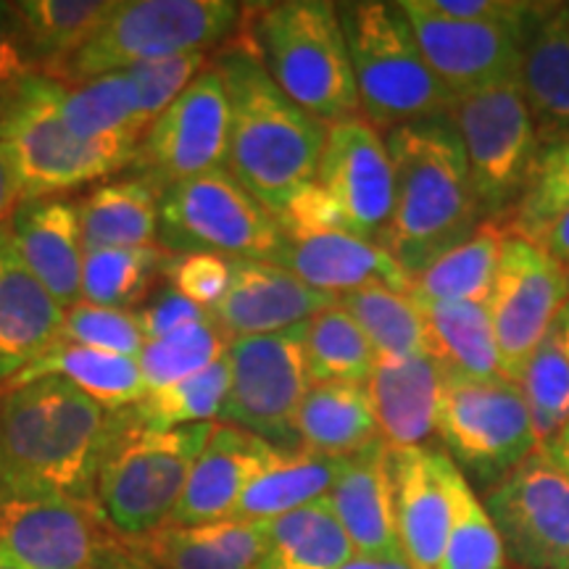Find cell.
Here are the masks:
<instances>
[{
  "instance_id": "obj_3",
  "label": "cell",
  "mask_w": 569,
  "mask_h": 569,
  "mask_svg": "<svg viewBox=\"0 0 569 569\" xmlns=\"http://www.w3.org/2000/svg\"><path fill=\"white\" fill-rule=\"evenodd\" d=\"M382 138L393 163V213L380 248L415 277L486 219L465 142L448 113L393 127Z\"/></svg>"
},
{
  "instance_id": "obj_33",
  "label": "cell",
  "mask_w": 569,
  "mask_h": 569,
  "mask_svg": "<svg viewBox=\"0 0 569 569\" xmlns=\"http://www.w3.org/2000/svg\"><path fill=\"white\" fill-rule=\"evenodd\" d=\"M296 436L303 448L346 459L380 438L367 386L327 382L306 390L296 415Z\"/></svg>"
},
{
  "instance_id": "obj_57",
  "label": "cell",
  "mask_w": 569,
  "mask_h": 569,
  "mask_svg": "<svg viewBox=\"0 0 569 569\" xmlns=\"http://www.w3.org/2000/svg\"><path fill=\"white\" fill-rule=\"evenodd\" d=\"M551 332H553V338H557V343L561 346V351H565V356L569 359V301L561 306L557 319H553Z\"/></svg>"
},
{
  "instance_id": "obj_17",
  "label": "cell",
  "mask_w": 569,
  "mask_h": 569,
  "mask_svg": "<svg viewBox=\"0 0 569 569\" xmlns=\"http://www.w3.org/2000/svg\"><path fill=\"white\" fill-rule=\"evenodd\" d=\"M315 182L336 201L348 234L380 246L393 213V163L372 124L361 117L332 124Z\"/></svg>"
},
{
  "instance_id": "obj_28",
  "label": "cell",
  "mask_w": 569,
  "mask_h": 569,
  "mask_svg": "<svg viewBox=\"0 0 569 569\" xmlns=\"http://www.w3.org/2000/svg\"><path fill=\"white\" fill-rule=\"evenodd\" d=\"M343 459L317 453L311 448L280 451L272 448L264 465L256 469L230 519L238 522H269L290 511L327 498L336 486Z\"/></svg>"
},
{
  "instance_id": "obj_16",
  "label": "cell",
  "mask_w": 569,
  "mask_h": 569,
  "mask_svg": "<svg viewBox=\"0 0 569 569\" xmlns=\"http://www.w3.org/2000/svg\"><path fill=\"white\" fill-rule=\"evenodd\" d=\"M427 67L453 98L519 82L530 30L511 24L453 21L401 0Z\"/></svg>"
},
{
  "instance_id": "obj_15",
  "label": "cell",
  "mask_w": 569,
  "mask_h": 569,
  "mask_svg": "<svg viewBox=\"0 0 569 569\" xmlns=\"http://www.w3.org/2000/svg\"><path fill=\"white\" fill-rule=\"evenodd\" d=\"M486 509L519 567L569 569V478L540 448L488 490Z\"/></svg>"
},
{
  "instance_id": "obj_26",
  "label": "cell",
  "mask_w": 569,
  "mask_h": 569,
  "mask_svg": "<svg viewBox=\"0 0 569 569\" xmlns=\"http://www.w3.org/2000/svg\"><path fill=\"white\" fill-rule=\"evenodd\" d=\"M388 451L386 440L377 438L375 443L346 457L336 486L327 493V503L356 553L401 551Z\"/></svg>"
},
{
  "instance_id": "obj_36",
  "label": "cell",
  "mask_w": 569,
  "mask_h": 569,
  "mask_svg": "<svg viewBox=\"0 0 569 569\" xmlns=\"http://www.w3.org/2000/svg\"><path fill=\"white\" fill-rule=\"evenodd\" d=\"M353 546L327 498L264 522V553L256 569H343Z\"/></svg>"
},
{
  "instance_id": "obj_53",
  "label": "cell",
  "mask_w": 569,
  "mask_h": 569,
  "mask_svg": "<svg viewBox=\"0 0 569 569\" xmlns=\"http://www.w3.org/2000/svg\"><path fill=\"white\" fill-rule=\"evenodd\" d=\"M525 238V234H522ZM528 240L543 248L551 259H557L561 267L569 269V206L553 213L549 222H543L538 230L528 234Z\"/></svg>"
},
{
  "instance_id": "obj_24",
  "label": "cell",
  "mask_w": 569,
  "mask_h": 569,
  "mask_svg": "<svg viewBox=\"0 0 569 569\" xmlns=\"http://www.w3.org/2000/svg\"><path fill=\"white\" fill-rule=\"evenodd\" d=\"M274 446L261 438L248 436L230 425H213L209 443L196 459L190 478L184 482L182 498L177 503L169 525L172 528H193L230 519L240 496L253 478L256 469L264 465Z\"/></svg>"
},
{
  "instance_id": "obj_22",
  "label": "cell",
  "mask_w": 569,
  "mask_h": 569,
  "mask_svg": "<svg viewBox=\"0 0 569 569\" xmlns=\"http://www.w3.org/2000/svg\"><path fill=\"white\" fill-rule=\"evenodd\" d=\"M6 230L21 261L63 311L82 301L84 248L77 203L61 196L21 201Z\"/></svg>"
},
{
  "instance_id": "obj_45",
  "label": "cell",
  "mask_w": 569,
  "mask_h": 569,
  "mask_svg": "<svg viewBox=\"0 0 569 569\" xmlns=\"http://www.w3.org/2000/svg\"><path fill=\"white\" fill-rule=\"evenodd\" d=\"M61 340L63 343L92 348V351L130 356V359H138L142 346H146V336H142L132 309H111V306L88 301H80L67 309Z\"/></svg>"
},
{
  "instance_id": "obj_25",
  "label": "cell",
  "mask_w": 569,
  "mask_h": 569,
  "mask_svg": "<svg viewBox=\"0 0 569 569\" xmlns=\"http://www.w3.org/2000/svg\"><path fill=\"white\" fill-rule=\"evenodd\" d=\"M377 430L388 448L430 446L438 438L446 375L427 353L401 361H377L367 380Z\"/></svg>"
},
{
  "instance_id": "obj_35",
  "label": "cell",
  "mask_w": 569,
  "mask_h": 569,
  "mask_svg": "<svg viewBox=\"0 0 569 569\" xmlns=\"http://www.w3.org/2000/svg\"><path fill=\"white\" fill-rule=\"evenodd\" d=\"M503 238L507 224L482 222L465 243L411 277L407 296L415 303H486L496 280Z\"/></svg>"
},
{
  "instance_id": "obj_10",
  "label": "cell",
  "mask_w": 569,
  "mask_h": 569,
  "mask_svg": "<svg viewBox=\"0 0 569 569\" xmlns=\"http://www.w3.org/2000/svg\"><path fill=\"white\" fill-rule=\"evenodd\" d=\"M448 117L465 142L482 219L507 222L528 193L540 156V140L522 84H503L457 98Z\"/></svg>"
},
{
  "instance_id": "obj_49",
  "label": "cell",
  "mask_w": 569,
  "mask_h": 569,
  "mask_svg": "<svg viewBox=\"0 0 569 569\" xmlns=\"http://www.w3.org/2000/svg\"><path fill=\"white\" fill-rule=\"evenodd\" d=\"M427 13L453 21H480V24H511L530 30L543 17L549 3L528 0H417Z\"/></svg>"
},
{
  "instance_id": "obj_23",
  "label": "cell",
  "mask_w": 569,
  "mask_h": 569,
  "mask_svg": "<svg viewBox=\"0 0 569 569\" xmlns=\"http://www.w3.org/2000/svg\"><path fill=\"white\" fill-rule=\"evenodd\" d=\"M63 315L0 227V390L59 343Z\"/></svg>"
},
{
  "instance_id": "obj_1",
  "label": "cell",
  "mask_w": 569,
  "mask_h": 569,
  "mask_svg": "<svg viewBox=\"0 0 569 569\" xmlns=\"http://www.w3.org/2000/svg\"><path fill=\"white\" fill-rule=\"evenodd\" d=\"M109 411L61 377L0 390V498L96 507Z\"/></svg>"
},
{
  "instance_id": "obj_52",
  "label": "cell",
  "mask_w": 569,
  "mask_h": 569,
  "mask_svg": "<svg viewBox=\"0 0 569 569\" xmlns=\"http://www.w3.org/2000/svg\"><path fill=\"white\" fill-rule=\"evenodd\" d=\"M21 201H24V182H21L17 156L9 142L0 140V227L9 224Z\"/></svg>"
},
{
  "instance_id": "obj_29",
  "label": "cell",
  "mask_w": 569,
  "mask_h": 569,
  "mask_svg": "<svg viewBox=\"0 0 569 569\" xmlns=\"http://www.w3.org/2000/svg\"><path fill=\"white\" fill-rule=\"evenodd\" d=\"M130 546L159 569H256L264 553V522L222 519L193 528L167 525Z\"/></svg>"
},
{
  "instance_id": "obj_21",
  "label": "cell",
  "mask_w": 569,
  "mask_h": 569,
  "mask_svg": "<svg viewBox=\"0 0 569 569\" xmlns=\"http://www.w3.org/2000/svg\"><path fill=\"white\" fill-rule=\"evenodd\" d=\"M272 264L330 296L382 288L409 293L411 277L386 248L348 232H284Z\"/></svg>"
},
{
  "instance_id": "obj_58",
  "label": "cell",
  "mask_w": 569,
  "mask_h": 569,
  "mask_svg": "<svg viewBox=\"0 0 569 569\" xmlns=\"http://www.w3.org/2000/svg\"><path fill=\"white\" fill-rule=\"evenodd\" d=\"M0 569H27V567H24V565H19V561L13 559L9 551L0 549Z\"/></svg>"
},
{
  "instance_id": "obj_47",
  "label": "cell",
  "mask_w": 569,
  "mask_h": 569,
  "mask_svg": "<svg viewBox=\"0 0 569 569\" xmlns=\"http://www.w3.org/2000/svg\"><path fill=\"white\" fill-rule=\"evenodd\" d=\"M209 63L211 53H184L174 56V59H161L127 69L134 88H138L142 124L151 127L167 111V106H172Z\"/></svg>"
},
{
  "instance_id": "obj_14",
  "label": "cell",
  "mask_w": 569,
  "mask_h": 569,
  "mask_svg": "<svg viewBox=\"0 0 569 569\" xmlns=\"http://www.w3.org/2000/svg\"><path fill=\"white\" fill-rule=\"evenodd\" d=\"M230 103L219 71L209 63L140 142L132 172L156 188L227 169Z\"/></svg>"
},
{
  "instance_id": "obj_20",
  "label": "cell",
  "mask_w": 569,
  "mask_h": 569,
  "mask_svg": "<svg viewBox=\"0 0 569 569\" xmlns=\"http://www.w3.org/2000/svg\"><path fill=\"white\" fill-rule=\"evenodd\" d=\"M338 303V296L322 293L269 261L232 259V277L211 317L230 338L272 336L306 325L319 311Z\"/></svg>"
},
{
  "instance_id": "obj_56",
  "label": "cell",
  "mask_w": 569,
  "mask_h": 569,
  "mask_svg": "<svg viewBox=\"0 0 569 569\" xmlns=\"http://www.w3.org/2000/svg\"><path fill=\"white\" fill-rule=\"evenodd\" d=\"M540 451H543V457L549 459L561 475L569 478V425L559 432V436H553L549 443L540 446Z\"/></svg>"
},
{
  "instance_id": "obj_4",
  "label": "cell",
  "mask_w": 569,
  "mask_h": 569,
  "mask_svg": "<svg viewBox=\"0 0 569 569\" xmlns=\"http://www.w3.org/2000/svg\"><path fill=\"white\" fill-rule=\"evenodd\" d=\"M238 32L277 88L306 113L327 127L361 117L338 3H243Z\"/></svg>"
},
{
  "instance_id": "obj_13",
  "label": "cell",
  "mask_w": 569,
  "mask_h": 569,
  "mask_svg": "<svg viewBox=\"0 0 569 569\" xmlns=\"http://www.w3.org/2000/svg\"><path fill=\"white\" fill-rule=\"evenodd\" d=\"M567 301L569 269L532 240L507 230L486 306L498 359L509 380H519Z\"/></svg>"
},
{
  "instance_id": "obj_38",
  "label": "cell",
  "mask_w": 569,
  "mask_h": 569,
  "mask_svg": "<svg viewBox=\"0 0 569 569\" xmlns=\"http://www.w3.org/2000/svg\"><path fill=\"white\" fill-rule=\"evenodd\" d=\"M303 361L309 386H327V382L367 386L377 365L365 332L338 303L306 322Z\"/></svg>"
},
{
  "instance_id": "obj_2",
  "label": "cell",
  "mask_w": 569,
  "mask_h": 569,
  "mask_svg": "<svg viewBox=\"0 0 569 569\" xmlns=\"http://www.w3.org/2000/svg\"><path fill=\"white\" fill-rule=\"evenodd\" d=\"M211 63L230 103L227 172L280 217L290 198L315 182L330 127L277 88L240 32L211 53Z\"/></svg>"
},
{
  "instance_id": "obj_51",
  "label": "cell",
  "mask_w": 569,
  "mask_h": 569,
  "mask_svg": "<svg viewBox=\"0 0 569 569\" xmlns=\"http://www.w3.org/2000/svg\"><path fill=\"white\" fill-rule=\"evenodd\" d=\"M40 74L13 3H0V84Z\"/></svg>"
},
{
  "instance_id": "obj_8",
  "label": "cell",
  "mask_w": 569,
  "mask_h": 569,
  "mask_svg": "<svg viewBox=\"0 0 569 569\" xmlns=\"http://www.w3.org/2000/svg\"><path fill=\"white\" fill-rule=\"evenodd\" d=\"M59 80L27 74L0 84V140L17 156L24 201L59 198L69 190L132 169L134 142H88L74 138L53 111Z\"/></svg>"
},
{
  "instance_id": "obj_54",
  "label": "cell",
  "mask_w": 569,
  "mask_h": 569,
  "mask_svg": "<svg viewBox=\"0 0 569 569\" xmlns=\"http://www.w3.org/2000/svg\"><path fill=\"white\" fill-rule=\"evenodd\" d=\"M98 569H159V567L151 565V561L142 557L138 549H132L130 543L113 538L111 543L106 546Z\"/></svg>"
},
{
  "instance_id": "obj_5",
  "label": "cell",
  "mask_w": 569,
  "mask_h": 569,
  "mask_svg": "<svg viewBox=\"0 0 569 569\" xmlns=\"http://www.w3.org/2000/svg\"><path fill=\"white\" fill-rule=\"evenodd\" d=\"M213 425L153 430L134 422L124 409L109 411L96 507L113 538L132 543L167 528Z\"/></svg>"
},
{
  "instance_id": "obj_34",
  "label": "cell",
  "mask_w": 569,
  "mask_h": 569,
  "mask_svg": "<svg viewBox=\"0 0 569 569\" xmlns=\"http://www.w3.org/2000/svg\"><path fill=\"white\" fill-rule=\"evenodd\" d=\"M40 377H61L96 403H101L106 411L134 407L148 393L138 359L92 351V348L63 343V340L42 353L24 372L13 377L6 388L27 386Z\"/></svg>"
},
{
  "instance_id": "obj_55",
  "label": "cell",
  "mask_w": 569,
  "mask_h": 569,
  "mask_svg": "<svg viewBox=\"0 0 569 569\" xmlns=\"http://www.w3.org/2000/svg\"><path fill=\"white\" fill-rule=\"evenodd\" d=\"M343 569H411L401 551L393 553H353Z\"/></svg>"
},
{
  "instance_id": "obj_7",
  "label": "cell",
  "mask_w": 569,
  "mask_h": 569,
  "mask_svg": "<svg viewBox=\"0 0 569 569\" xmlns=\"http://www.w3.org/2000/svg\"><path fill=\"white\" fill-rule=\"evenodd\" d=\"M243 3L232 0H117L98 32L46 77L80 84L140 63L213 53L232 40Z\"/></svg>"
},
{
  "instance_id": "obj_40",
  "label": "cell",
  "mask_w": 569,
  "mask_h": 569,
  "mask_svg": "<svg viewBox=\"0 0 569 569\" xmlns=\"http://www.w3.org/2000/svg\"><path fill=\"white\" fill-rule=\"evenodd\" d=\"M230 380V356H224L217 365L184 377L174 386L146 393L134 407H127L124 411L138 425L153 427V430H174V427L213 422L222 411Z\"/></svg>"
},
{
  "instance_id": "obj_32",
  "label": "cell",
  "mask_w": 569,
  "mask_h": 569,
  "mask_svg": "<svg viewBox=\"0 0 569 569\" xmlns=\"http://www.w3.org/2000/svg\"><path fill=\"white\" fill-rule=\"evenodd\" d=\"M59 122L88 142H134L140 146L148 127L140 119L138 88L130 71L96 77L80 84L59 82L53 96Z\"/></svg>"
},
{
  "instance_id": "obj_27",
  "label": "cell",
  "mask_w": 569,
  "mask_h": 569,
  "mask_svg": "<svg viewBox=\"0 0 569 569\" xmlns=\"http://www.w3.org/2000/svg\"><path fill=\"white\" fill-rule=\"evenodd\" d=\"M519 84L540 148L569 142V3H549L532 24Z\"/></svg>"
},
{
  "instance_id": "obj_12",
  "label": "cell",
  "mask_w": 569,
  "mask_h": 569,
  "mask_svg": "<svg viewBox=\"0 0 569 569\" xmlns=\"http://www.w3.org/2000/svg\"><path fill=\"white\" fill-rule=\"evenodd\" d=\"M306 325L272 336H243L230 343V390L219 411V425L238 427L264 443L293 451L296 415L301 407L309 375L303 361Z\"/></svg>"
},
{
  "instance_id": "obj_44",
  "label": "cell",
  "mask_w": 569,
  "mask_h": 569,
  "mask_svg": "<svg viewBox=\"0 0 569 569\" xmlns=\"http://www.w3.org/2000/svg\"><path fill=\"white\" fill-rule=\"evenodd\" d=\"M528 401L538 443H549L569 425V359L553 338H543L517 380Z\"/></svg>"
},
{
  "instance_id": "obj_18",
  "label": "cell",
  "mask_w": 569,
  "mask_h": 569,
  "mask_svg": "<svg viewBox=\"0 0 569 569\" xmlns=\"http://www.w3.org/2000/svg\"><path fill=\"white\" fill-rule=\"evenodd\" d=\"M113 540L98 507L67 498H0V549L27 569H98Z\"/></svg>"
},
{
  "instance_id": "obj_6",
  "label": "cell",
  "mask_w": 569,
  "mask_h": 569,
  "mask_svg": "<svg viewBox=\"0 0 569 569\" xmlns=\"http://www.w3.org/2000/svg\"><path fill=\"white\" fill-rule=\"evenodd\" d=\"M361 119L386 134L393 127L451 113L457 98L427 67L401 3H338Z\"/></svg>"
},
{
  "instance_id": "obj_9",
  "label": "cell",
  "mask_w": 569,
  "mask_h": 569,
  "mask_svg": "<svg viewBox=\"0 0 569 569\" xmlns=\"http://www.w3.org/2000/svg\"><path fill=\"white\" fill-rule=\"evenodd\" d=\"M282 227L227 169L169 184L159 203V248L272 264Z\"/></svg>"
},
{
  "instance_id": "obj_46",
  "label": "cell",
  "mask_w": 569,
  "mask_h": 569,
  "mask_svg": "<svg viewBox=\"0 0 569 569\" xmlns=\"http://www.w3.org/2000/svg\"><path fill=\"white\" fill-rule=\"evenodd\" d=\"M569 206V142L540 148L528 193L507 219V230L528 234Z\"/></svg>"
},
{
  "instance_id": "obj_19",
  "label": "cell",
  "mask_w": 569,
  "mask_h": 569,
  "mask_svg": "<svg viewBox=\"0 0 569 569\" xmlns=\"http://www.w3.org/2000/svg\"><path fill=\"white\" fill-rule=\"evenodd\" d=\"M396 532L401 553L411 569H440L448 528H451V490L448 469L453 459L443 448H390Z\"/></svg>"
},
{
  "instance_id": "obj_31",
  "label": "cell",
  "mask_w": 569,
  "mask_h": 569,
  "mask_svg": "<svg viewBox=\"0 0 569 569\" xmlns=\"http://www.w3.org/2000/svg\"><path fill=\"white\" fill-rule=\"evenodd\" d=\"M417 309L425 325V353L443 375L465 380L507 377L486 303H417Z\"/></svg>"
},
{
  "instance_id": "obj_30",
  "label": "cell",
  "mask_w": 569,
  "mask_h": 569,
  "mask_svg": "<svg viewBox=\"0 0 569 569\" xmlns=\"http://www.w3.org/2000/svg\"><path fill=\"white\" fill-rule=\"evenodd\" d=\"M161 188L138 174L98 184L77 203L82 248H146L159 246Z\"/></svg>"
},
{
  "instance_id": "obj_37",
  "label": "cell",
  "mask_w": 569,
  "mask_h": 569,
  "mask_svg": "<svg viewBox=\"0 0 569 569\" xmlns=\"http://www.w3.org/2000/svg\"><path fill=\"white\" fill-rule=\"evenodd\" d=\"M117 0H19L13 3L40 74H48L88 42Z\"/></svg>"
},
{
  "instance_id": "obj_50",
  "label": "cell",
  "mask_w": 569,
  "mask_h": 569,
  "mask_svg": "<svg viewBox=\"0 0 569 569\" xmlns=\"http://www.w3.org/2000/svg\"><path fill=\"white\" fill-rule=\"evenodd\" d=\"M134 317H138V325L142 330L146 340H156L169 336V332L180 330L184 325L201 322V319L211 317V311L201 309L193 301L177 293V290L163 284V288L156 290L153 296H148L142 301L140 309H132Z\"/></svg>"
},
{
  "instance_id": "obj_43",
  "label": "cell",
  "mask_w": 569,
  "mask_h": 569,
  "mask_svg": "<svg viewBox=\"0 0 569 569\" xmlns=\"http://www.w3.org/2000/svg\"><path fill=\"white\" fill-rule=\"evenodd\" d=\"M163 256L167 251L159 246L88 251L82 264V301L111 309L142 303L156 277H161Z\"/></svg>"
},
{
  "instance_id": "obj_42",
  "label": "cell",
  "mask_w": 569,
  "mask_h": 569,
  "mask_svg": "<svg viewBox=\"0 0 569 569\" xmlns=\"http://www.w3.org/2000/svg\"><path fill=\"white\" fill-rule=\"evenodd\" d=\"M232 338L227 336L217 319L206 317L201 322L184 325L169 336L146 340L138 353V367L148 393L163 390L184 377L217 365L230 351Z\"/></svg>"
},
{
  "instance_id": "obj_48",
  "label": "cell",
  "mask_w": 569,
  "mask_h": 569,
  "mask_svg": "<svg viewBox=\"0 0 569 569\" xmlns=\"http://www.w3.org/2000/svg\"><path fill=\"white\" fill-rule=\"evenodd\" d=\"M161 277L177 293L211 311L232 277V259L213 253H167Z\"/></svg>"
},
{
  "instance_id": "obj_39",
  "label": "cell",
  "mask_w": 569,
  "mask_h": 569,
  "mask_svg": "<svg viewBox=\"0 0 569 569\" xmlns=\"http://www.w3.org/2000/svg\"><path fill=\"white\" fill-rule=\"evenodd\" d=\"M338 306H343L365 332L377 361H401L425 353L422 315L407 293L365 288L338 296Z\"/></svg>"
},
{
  "instance_id": "obj_41",
  "label": "cell",
  "mask_w": 569,
  "mask_h": 569,
  "mask_svg": "<svg viewBox=\"0 0 569 569\" xmlns=\"http://www.w3.org/2000/svg\"><path fill=\"white\" fill-rule=\"evenodd\" d=\"M451 528L440 569H509V553L486 503L457 465L448 469Z\"/></svg>"
},
{
  "instance_id": "obj_11",
  "label": "cell",
  "mask_w": 569,
  "mask_h": 569,
  "mask_svg": "<svg viewBox=\"0 0 569 569\" xmlns=\"http://www.w3.org/2000/svg\"><path fill=\"white\" fill-rule=\"evenodd\" d=\"M438 438L453 465L490 488L540 448L528 401L507 377L465 380L446 375Z\"/></svg>"
}]
</instances>
